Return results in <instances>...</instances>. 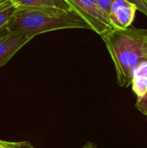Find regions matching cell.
Listing matches in <instances>:
<instances>
[{
    "label": "cell",
    "mask_w": 147,
    "mask_h": 148,
    "mask_svg": "<svg viewBox=\"0 0 147 148\" xmlns=\"http://www.w3.org/2000/svg\"><path fill=\"white\" fill-rule=\"evenodd\" d=\"M101 37L113 62L118 84L129 87L136 67L147 61V29H114Z\"/></svg>",
    "instance_id": "1"
},
{
    "label": "cell",
    "mask_w": 147,
    "mask_h": 148,
    "mask_svg": "<svg viewBox=\"0 0 147 148\" xmlns=\"http://www.w3.org/2000/svg\"><path fill=\"white\" fill-rule=\"evenodd\" d=\"M64 29H91L74 10L28 6H17L5 27L6 31L20 32L31 39L42 33Z\"/></svg>",
    "instance_id": "2"
},
{
    "label": "cell",
    "mask_w": 147,
    "mask_h": 148,
    "mask_svg": "<svg viewBox=\"0 0 147 148\" xmlns=\"http://www.w3.org/2000/svg\"><path fill=\"white\" fill-rule=\"evenodd\" d=\"M90 26L91 29L101 36L114 29L109 16L107 15L94 0H66Z\"/></svg>",
    "instance_id": "3"
},
{
    "label": "cell",
    "mask_w": 147,
    "mask_h": 148,
    "mask_svg": "<svg viewBox=\"0 0 147 148\" xmlns=\"http://www.w3.org/2000/svg\"><path fill=\"white\" fill-rule=\"evenodd\" d=\"M31 40L20 32H9L0 36V67L6 64L18 50Z\"/></svg>",
    "instance_id": "4"
},
{
    "label": "cell",
    "mask_w": 147,
    "mask_h": 148,
    "mask_svg": "<svg viewBox=\"0 0 147 148\" xmlns=\"http://www.w3.org/2000/svg\"><path fill=\"white\" fill-rule=\"evenodd\" d=\"M136 8L126 0H114L109 18L115 29H126L134 20Z\"/></svg>",
    "instance_id": "5"
},
{
    "label": "cell",
    "mask_w": 147,
    "mask_h": 148,
    "mask_svg": "<svg viewBox=\"0 0 147 148\" xmlns=\"http://www.w3.org/2000/svg\"><path fill=\"white\" fill-rule=\"evenodd\" d=\"M14 5L28 7H48L58 8L66 10H73L66 0H10Z\"/></svg>",
    "instance_id": "6"
},
{
    "label": "cell",
    "mask_w": 147,
    "mask_h": 148,
    "mask_svg": "<svg viewBox=\"0 0 147 148\" xmlns=\"http://www.w3.org/2000/svg\"><path fill=\"white\" fill-rule=\"evenodd\" d=\"M16 6L10 0L0 1V30L5 29L12 15L16 10Z\"/></svg>",
    "instance_id": "7"
},
{
    "label": "cell",
    "mask_w": 147,
    "mask_h": 148,
    "mask_svg": "<svg viewBox=\"0 0 147 148\" xmlns=\"http://www.w3.org/2000/svg\"><path fill=\"white\" fill-rule=\"evenodd\" d=\"M131 85L138 98L142 97L147 93V77L134 75L133 76Z\"/></svg>",
    "instance_id": "8"
},
{
    "label": "cell",
    "mask_w": 147,
    "mask_h": 148,
    "mask_svg": "<svg viewBox=\"0 0 147 148\" xmlns=\"http://www.w3.org/2000/svg\"><path fill=\"white\" fill-rule=\"evenodd\" d=\"M0 148H36L28 141L22 142H10L0 140Z\"/></svg>",
    "instance_id": "9"
},
{
    "label": "cell",
    "mask_w": 147,
    "mask_h": 148,
    "mask_svg": "<svg viewBox=\"0 0 147 148\" xmlns=\"http://www.w3.org/2000/svg\"><path fill=\"white\" fill-rule=\"evenodd\" d=\"M147 16V0H126Z\"/></svg>",
    "instance_id": "10"
},
{
    "label": "cell",
    "mask_w": 147,
    "mask_h": 148,
    "mask_svg": "<svg viewBox=\"0 0 147 148\" xmlns=\"http://www.w3.org/2000/svg\"><path fill=\"white\" fill-rule=\"evenodd\" d=\"M135 107L139 111H140L145 116L147 117V93L142 97L138 98Z\"/></svg>",
    "instance_id": "11"
},
{
    "label": "cell",
    "mask_w": 147,
    "mask_h": 148,
    "mask_svg": "<svg viewBox=\"0 0 147 148\" xmlns=\"http://www.w3.org/2000/svg\"><path fill=\"white\" fill-rule=\"evenodd\" d=\"M95 3H97V5L107 14L109 16L110 10H111V7L113 3L114 2V0H94Z\"/></svg>",
    "instance_id": "12"
},
{
    "label": "cell",
    "mask_w": 147,
    "mask_h": 148,
    "mask_svg": "<svg viewBox=\"0 0 147 148\" xmlns=\"http://www.w3.org/2000/svg\"><path fill=\"white\" fill-rule=\"evenodd\" d=\"M81 148H97V147L93 142H88V143H86Z\"/></svg>",
    "instance_id": "13"
},
{
    "label": "cell",
    "mask_w": 147,
    "mask_h": 148,
    "mask_svg": "<svg viewBox=\"0 0 147 148\" xmlns=\"http://www.w3.org/2000/svg\"><path fill=\"white\" fill-rule=\"evenodd\" d=\"M0 1H2V0H0Z\"/></svg>",
    "instance_id": "14"
}]
</instances>
